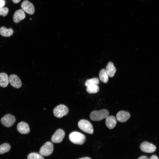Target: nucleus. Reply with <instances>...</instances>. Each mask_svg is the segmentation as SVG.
Here are the masks:
<instances>
[{
    "label": "nucleus",
    "mask_w": 159,
    "mask_h": 159,
    "mask_svg": "<svg viewBox=\"0 0 159 159\" xmlns=\"http://www.w3.org/2000/svg\"><path fill=\"white\" fill-rule=\"evenodd\" d=\"M130 113L127 111H121L116 115L117 120L120 122H124L126 121L130 117Z\"/></svg>",
    "instance_id": "nucleus-12"
},
{
    "label": "nucleus",
    "mask_w": 159,
    "mask_h": 159,
    "mask_svg": "<svg viewBox=\"0 0 159 159\" xmlns=\"http://www.w3.org/2000/svg\"><path fill=\"white\" fill-rule=\"evenodd\" d=\"M149 159H159L155 155H153Z\"/></svg>",
    "instance_id": "nucleus-26"
},
{
    "label": "nucleus",
    "mask_w": 159,
    "mask_h": 159,
    "mask_svg": "<svg viewBox=\"0 0 159 159\" xmlns=\"http://www.w3.org/2000/svg\"><path fill=\"white\" fill-rule=\"evenodd\" d=\"M9 82L11 86L16 88H20L22 85V83L19 78L14 74L10 75L9 77Z\"/></svg>",
    "instance_id": "nucleus-10"
},
{
    "label": "nucleus",
    "mask_w": 159,
    "mask_h": 159,
    "mask_svg": "<svg viewBox=\"0 0 159 159\" xmlns=\"http://www.w3.org/2000/svg\"><path fill=\"white\" fill-rule=\"evenodd\" d=\"M140 148L142 151L149 153H153L156 150L155 145L146 141L143 142L140 145Z\"/></svg>",
    "instance_id": "nucleus-9"
},
{
    "label": "nucleus",
    "mask_w": 159,
    "mask_h": 159,
    "mask_svg": "<svg viewBox=\"0 0 159 159\" xmlns=\"http://www.w3.org/2000/svg\"><path fill=\"white\" fill-rule=\"evenodd\" d=\"M65 132L62 129H57L52 136V141L54 143H59L62 141L65 136Z\"/></svg>",
    "instance_id": "nucleus-7"
},
{
    "label": "nucleus",
    "mask_w": 159,
    "mask_h": 159,
    "mask_svg": "<svg viewBox=\"0 0 159 159\" xmlns=\"http://www.w3.org/2000/svg\"><path fill=\"white\" fill-rule=\"evenodd\" d=\"M26 15L24 11L21 9L17 10L14 13L13 20L15 23H18L24 19Z\"/></svg>",
    "instance_id": "nucleus-13"
},
{
    "label": "nucleus",
    "mask_w": 159,
    "mask_h": 159,
    "mask_svg": "<svg viewBox=\"0 0 159 159\" xmlns=\"http://www.w3.org/2000/svg\"><path fill=\"white\" fill-rule=\"evenodd\" d=\"M5 4V1L4 0H0V8L4 7Z\"/></svg>",
    "instance_id": "nucleus-24"
},
{
    "label": "nucleus",
    "mask_w": 159,
    "mask_h": 159,
    "mask_svg": "<svg viewBox=\"0 0 159 159\" xmlns=\"http://www.w3.org/2000/svg\"><path fill=\"white\" fill-rule=\"evenodd\" d=\"M13 33V31L11 28L7 29L4 26L0 28V34L4 37H9Z\"/></svg>",
    "instance_id": "nucleus-17"
},
{
    "label": "nucleus",
    "mask_w": 159,
    "mask_h": 159,
    "mask_svg": "<svg viewBox=\"0 0 159 159\" xmlns=\"http://www.w3.org/2000/svg\"><path fill=\"white\" fill-rule=\"evenodd\" d=\"M99 80L97 78H94L87 80L85 83V85L87 87L92 85H98L99 84Z\"/></svg>",
    "instance_id": "nucleus-21"
},
{
    "label": "nucleus",
    "mask_w": 159,
    "mask_h": 159,
    "mask_svg": "<svg viewBox=\"0 0 159 159\" xmlns=\"http://www.w3.org/2000/svg\"><path fill=\"white\" fill-rule=\"evenodd\" d=\"M9 11L7 7H2L0 8V16H6Z\"/></svg>",
    "instance_id": "nucleus-23"
},
{
    "label": "nucleus",
    "mask_w": 159,
    "mask_h": 159,
    "mask_svg": "<svg viewBox=\"0 0 159 159\" xmlns=\"http://www.w3.org/2000/svg\"><path fill=\"white\" fill-rule=\"evenodd\" d=\"M79 127L83 131L89 134H92L94 132L93 127L91 123L88 120L82 119L78 122Z\"/></svg>",
    "instance_id": "nucleus-3"
},
{
    "label": "nucleus",
    "mask_w": 159,
    "mask_h": 159,
    "mask_svg": "<svg viewBox=\"0 0 159 159\" xmlns=\"http://www.w3.org/2000/svg\"><path fill=\"white\" fill-rule=\"evenodd\" d=\"M16 121V118L13 115L8 114L3 116L1 120L2 124L6 127L12 126Z\"/></svg>",
    "instance_id": "nucleus-6"
},
{
    "label": "nucleus",
    "mask_w": 159,
    "mask_h": 159,
    "mask_svg": "<svg viewBox=\"0 0 159 159\" xmlns=\"http://www.w3.org/2000/svg\"><path fill=\"white\" fill-rule=\"evenodd\" d=\"M108 75L105 69H103L100 71L99 77L100 80L104 83H107L108 80Z\"/></svg>",
    "instance_id": "nucleus-18"
},
{
    "label": "nucleus",
    "mask_w": 159,
    "mask_h": 159,
    "mask_svg": "<svg viewBox=\"0 0 159 159\" xmlns=\"http://www.w3.org/2000/svg\"><path fill=\"white\" fill-rule=\"evenodd\" d=\"M116 123V119L113 116H108L106 118V125L107 127L110 129L113 128L115 126Z\"/></svg>",
    "instance_id": "nucleus-14"
},
{
    "label": "nucleus",
    "mask_w": 159,
    "mask_h": 159,
    "mask_svg": "<svg viewBox=\"0 0 159 159\" xmlns=\"http://www.w3.org/2000/svg\"><path fill=\"white\" fill-rule=\"evenodd\" d=\"M53 150V143L50 142H47L40 148L39 153L42 156H48L52 153Z\"/></svg>",
    "instance_id": "nucleus-5"
},
{
    "label": "nucleus",
    "mask_w": 159,
    "mask_h": 159,
    "mask_svg": "<svg viewBox=\"0 0 159 159\" xmlns=\"http://www.w3.org/2000/svg\"><path fill=\"white\" fill-rule=\"evenodd\" d=\"M106 70L108 75L110 77L114 76L116 70L114 65V64L112 62H109L106 66Z\"/></svg>",
    "instance_id": "nucleus-16"
},
{
    "label": "nucleus",
    "mask_w": 159,
    "mask_h": 159,
    "mask_svg": "<svg viewBox=\"0 0 159 159\" xmlns=\"http://www.w3.org/2000/svg\"><path fill=\"white\" fill-rule=\"evenodd\" d=\"M79 159H91V158L89 157H85L81 158Z\"/></svg>",
    "instance_id": "nucleus-28"
},
{
    "label": "nucleus",
    "mask_w": 159,
    "mask_h": 159,
    "mask_svg": "<svg viewBox=\"0 0 159 159\" xmlns=\"http://www.w3.org/2000/svg\"><path fill=\"white\" fill-rule=\"evenodd\" d=\"M69 138L70 140L73 143L80 145L85 143L86 139L85 136L84 134L76 131L71 132Z\"/></svg>",
    "instance_id": "nucleus-2"
},
{
    "label": "nucleus",
    "mask_w": 159,
    "mask_h": 159,
    "mask_svg": "<svg viewBox=\"0 0 159 159\" xmlns=\"http://www.w3.org/2000/svg\"><path fill=\"white\" fill-rule=\"evenodd\" d=\"M22 10L30 15L33 14L35 12L34 6L33 4L28 0H24L21 4Z\"/></svg>",
    "instance_id": "nucleus-8"
},
{
    "label": "nucleus",
    "mask_w": 159,
    "mask_h": 159,
    "mask_svg": "<svg viewBox=\"0 0 159 159\" xmlns=\"http://www.w3.org/2000/svg\"><path fill=\"white\" fill-rule=\"evenodd\" d=\"M69 112V109L65 105L61 104L57 106L53 110L54 115L57 118H61L67 115Z\"/></svg>",
    "instance_id": "nucleus-4"
},
{
    "label": "nucleus",
    "mask_w": 159,
    "mask_h": 159,
    "mask_svg": "<svg viewBox=\"0 0 159 159\" xmlns=\"http://www.w3.org/2000/svg\"><path fill=\"white\" fill-rule=\"evenodd\" d=\"M21 0H12L13 2L15 4L19 3Z\"/></svg>",
    "instance_id": "nucleus-27"
},
{
    "label": "nucleus",
    "mask_w": 159,
    "mask_h": 159,
    "mask_svg": "<svg viewBox=\"0 0 159 159\" xmlns=\"http://www.w3.org/2000/svg\"><path fill=\"white\" fill-rule=\"evenodd\" d=\"M27 159H44V158L40 154L34 152L31 153L28 155Z\"/></svg>",
    "instance_id": "nucleus-22"
},
{
    "label": "nucleus",
    "mask_w": 159,
    "mask_h": 159,
    "mask_svg": "<svg viewBox=\"0 0 159 159\" xmlns=\"http://www.w3.org/2000/svg\"><path fill=\"white\" fill-rule=\"evenodd\" d=\"M9 77L7 74L4 72L0 73V86L5 87L9 83Z\"/></svg>",
    "instance_id": "nucleus-15"
},
{
    "label": "nucleus",
    "mask_w": 159,
    "mask_h": 159,
    "mask_svg": "<svg viewBox=\"0 0 159 159\" xmlns=\"http://www.w3.org/2000/svg\"><path fill=\"white\" fill-rule=\"evenodd\" d=\"M17 129L18 131L21 134H26L30 131L28 125L26 122H21L17 125Z\"/></svg>",
    "instance_id": "nucleus-11"
},
{
    "label": "nucleus",
    "mask_w": 159,
    "mask_h": 159,
    "mask_svg": "<svg viewBox=\"0 0 159 159\" xmlns=\"http://www.w3.org/2000/svg\"><path fill=\"white\" fill-rule=\"evenodd\" d=\"M138 159H149L145 155H143L140 157Z\"/></svg>",
    "instance_id": "nucleus-25"
},
{
    "label": "nucleus",
    "mask_w": 159,
    "mask_h": 159,
    "mask_svg": "<svg viewBox=\"0 0 159 159\" xmlns=\"http://www.w3.org/2000/svg\"><path fill=\"white\" fill-rule=\"evenodd\" d=\"M109 112L106 109L94 111L91 112L90 118L93 121H99L106 118L109 116Z\"/></svg>",
    "instance_id": "nucleus-1"
},
{
    "label": "nucleus",
    "mask_w": 159,
    "mask_h": 159,
    "mask_svg": "<svg viewBox=\"0 0 159 159\" xmlns=\"http://www.w3.org/2000/svg\"><path fill=\"white\" fill-rule=\"evenodd\" d=\"M11 146L7 143H4L0 145V154H4L10 150Z\"/></svg>",
    "instance_id": "nucleus-20"
},
{
    "label": "nucleus",
    "mask_w": 159,
    "mask_h": 159,
    "mask_svg": "<svg viewBox=\"0 0 159 159\" xmlns=\"http://www.w3.org/2000/svg\"><path fill=\"white\" fill-rule=\"evenodd\" d=\"M99 90V87L97 85H92L87 87V92L90 94L97 92Z\"/></svg>",
    "instance_id": "nucleus-19"
}]
</instances>
